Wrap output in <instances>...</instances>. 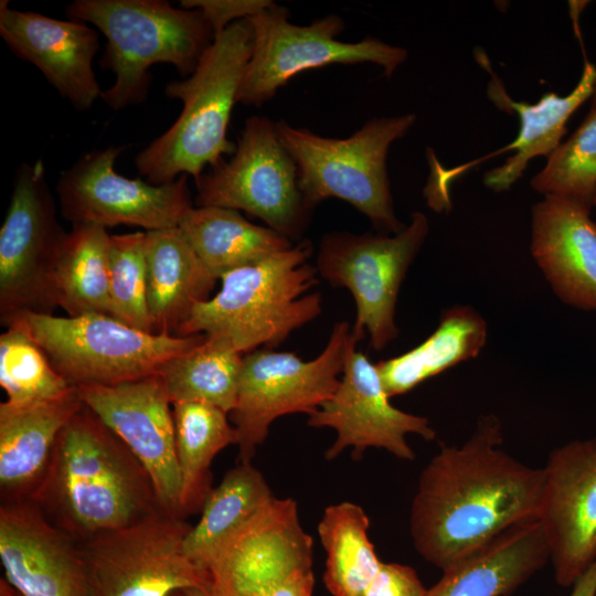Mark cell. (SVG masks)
Here are the masks:
<instances>
[{"mask_svg": "<svg viewBox=\"0 0 596 596\" xmlns=\"http://www.w3.org/2000/svg\"><path fill=\"white\" fill-rule=\"evenodd\" d=\"M500 419L479 417L460 446H443L422 470L409 511L415 550L441 571L511 526L538 519L543 469L502 449Z\"/></svg>", "mask_w": 596, "mask_h": 596, "instance_id": "6da1fadb", "label": "cell"}, {"mask_svg": "<svg viewBox=\"0 0 596 596\" xmlns=\"http://www.w3.org/2000/svg\"><path fill=\"white\" fill-rule=\"evenodd\" d=\"M29 500L78 543L163 510L147 470L85 404L60 432Z\"/></svg>", "mask_w": 596, "mask_h": 596, "instance_id": "7a4b0ae2", "label": "cell"}, {"mask_svg": "<svg viewBox=\"0 0 596 596\" xmlns=\"http://www.w3.org/2000/svg\"><path fill=\"white\" fill-rule=\"evenodd\" d=\"M251 53V24L236 21L214 38L190 76L166 85L164 94L181 100L182 110L135 158L148 182L166 184L183 174L195 180L224 155L234 153L227 130Z\"/></svg>", "mask_w": 596, "mask_h": 596, "instance_id": "3957f363", "label": "cell"}, {"mask_svg": "<svg viewBox=\"0 0 596 596\" xmlns=\"http://www.w3.org/2000/svg\"><path fill=\"white\" fill-rule=\"evenodd\" d=\"M309 241L234 269L221 277V289L199 304L175 337L204 334L246 354L273 349L321 312Z\"/></svg>", "mask_w": 596, "mask_h": 596, "instance_id": "277c9868", "label": "cell"}, {"mask_svg": "<svg viewBox=\"0 0 596 596\" xmlns=\"http://www.w3.org/2000/svg\"><path fill=\"white\" fill-rule=\"evenodd\" d=\"M65 13L94 25L107 40L102 64L115 81L100 98L113 110L146 100L153 64H171L190 76L214 40L200 10L166 0H75Z\"/></svg>", "mask_w": 596, "mask_h": 596, "instance_id": "5b68a950", "label": "cell"}, {"mask_svg": "<svg viewBox=\"0 0 596 596\" xmlns=\"http://www.w3.org/2000/svg\"><path fill=\"white\" fill-rule=\"evenodd\" d=\"M415 121V114L371 118L347 138L320 136L285 119L276 121V129L312 207L330 198L340 199L364 214L375 230L397 234L405 225L395 214L386 159L391 145Z\"/></svg>", "mask_w": 596, "mask_h": 596, "instance_id": "8992f818", "label": "cell"}, {"mask_svg": "<svg viewBox=\"0 0 596 596\" xmlns=\"http://www.w3.org/2000/svg\"><path fill=\"white\" fill-rule=\"evenodd\" d=\"M11 326L23 329L73 386L115 385L159 374L168 361L205 340L204 334L148 333L106 315L25 312Z\"/></svg>", "mask_w": 596, "mask_h": 596, "instance_id": "52a82bcc", "label": "cell"}, {"mask_svg": "<svg viewBox=\"0 0 596 596\" xmlns=\"http://www.w3.org/2000/svg\"><path fill=\"white\" fill-rule=\"evenodd\" d=\"M196 206L244 211L297 242L309 225L312 207L302 194L295 160L281 143L276 121L248 117L236 149L194 180Z\"/></svg>", "mask_w": 596, "mask_h": 596, "instance_id": "ba28073f", "label": "cell"}, {"mask_svg": "<svg viewBox=\"0 0 596 596\" xmlns=\"http://www.w3.org/2000/svg\"><path fill=\"white\" fill-rule=\"evenodd\" d=\"M252 28V53L237 102L260 106L296 75L332 64L373 63L391 77L407 58V51L373 36L343 42L338 36L344 21L328 14L308 25L290 22L286 7L273 3L247 19Z\"/></svg>", "mask_w": 596, "mask_h": 596, "instance_id": "9c48e42d", "label": "cell"}, {"mask_svg": "<svg viewBox=\"0 0 596 596\" xmlns=\"http://www.w3.org/2000/svg\"><path fill=\"white\" fill-rule=\"evenodd\" d=\"M429 232L427 216L416 211L397 234L329 232L322 235L316 270L333 287L353 296L356 316L352 333L382 351L398 336L397 296L405 275Z\"/></svg>", "mask_w": 596, "mask_h": 596, "instance_id": "30bf717a", "label": "cell"}, {"mask_svg": "<svg viewBox=\"0 0 596 596\" xmlns=\"http://www.w3.org/2000/svg\"><path fill=\"white\" fill-rule=\"evenodd\" d=\"M350 337V324L339 321L312 360L272 349L243 355L236 404L230 413L238 462H252L275 419L295 413L309 416L332 396L340 383Z\"/></svg>", "mask_w": 596, "mask_h": 596, "instance_id": "8fae6325", "label": "cell"}, {"mask_svg": "<svg viewBox=\"0 0 596 596\" xmlns=\"http://www.w3.org/2000/svg\"><path fill=\"white\" fill-rule=\"evenodd\" d=\"M191 526L161 510L79 543L91 596H173L211 586L210 575L184 553Z\"/></svg>", "mask_w": 596, "mask_h": 596, "instance_id": "7c38bea8", "label": "cell"}, {"mask_svg": "<svg viewBox=\"0 0 596 596\" xmlns=\"http://www.w3.org/2000/svg\"><path fill=\"white\" fill-rule=\"evenodd\" d=\"M66 233L41 159L15 171L0 230V322L25 312L53 315L51 277Z\"/></svg>", "mask_w": 596, "mask_h": 596, "instance_id": "4fadbf2b", "label": "cell"}, {"mask_svg": "<svg viewBox=\"0 0 596 596\" xmlns=\"http://www.w3.org/2000/svg\"><path fill=\"white\" fill-rule=\"evenodd\" d=\"M126 148L92 150L61 172L55 192L62 216L73 225L105 228L129 225L148 232L179 226L193 207L188 175L166 184L126 178L115 170Z\"/></svg>", "mask_w": 596, "mask_h": 596, "instance_id": "5bb4252c", "label": "cell"}, {"mask_svg": "<svg viewBox=\"0 0 596 596\" xmlns=\"http://www.w3.org/2000/svg\"><path fill=\"white\" fill-rule=\"evenodd\" d=\"M360 341L351 331L340 383L332 396L309 415L307 424L336 430V440L324 453L327 460L336 459L349 447L355 459H360L365 449L374 447L398 459L414 460L415 453L407 443V435L433 440L436 432L426 417L391 404L376 364L358 350Z\"/></svg>", "mask_w": 596, "mask_h": 596, "instance_id": "9a60e30c", "label": "cell"}, {"mask_svg": "<svg viewBox=\"0 0 596 596\" xmlns=\"http://www.w3.org/2000/svg\"><path fill=\"white\" fill-rule=\"evenodd\" d=\"M542 469L538 520L556 583L572 587L596 560V436L554 448Z\"/></svg>", "mask_w": 596, "mask_h": 596, "instance_id": "2e32d148", "label": "cell"}, {"mask_svg": "<svg viewBox=\"0 0 596 596\" xmlns=\"http://www.w3.org/2000/svg\"><path fill=\"white\" fill-rule=\"evenodd\" d=\"M76 387L82 402L125 443L147 470L160 507L182 518L172 403L161 375L115 385Z\"/></svg>", "mask_w": 596, "mask_h": 596, "instance_id": "e0dca14e", "label": "cell"}, {"mask_svg": "<svg viewBox=\"0 0 596 596\" xmlns=\"http://www.w3.org/2000/svg\"><path fill=\"white\" fill-rule=\"evenodd\" d=\"M477 60L490 73L487 94L492 104L500 110L515 113L519 116V135L513 142L493 153L453 169L443 168L433 153L428 155L430 175L424 189V195L426 201L437 209L451 206L450 183L465 170L490 157L515 150V153L503 164L489 170L483 175V183L490 190L508 191L523 175L530 160L540 156L549 157L561 145L570 117L594 95L596 67L588 62L585 63L577 85L568 95L562 97L553 92L545 93L538 103L528 104L517 102L508 95L483 53L480 55L477 52Z\"/></svg>", "mask_w": 596, "mask_h": 596, "instance_id": "ac0fdd59", "label": "cell"}, {"mask_svg": "<svg viewBox=\"0 0 596 596\" xmlns=\"http://www.w3.org/2000/svg\"><path fill=\"white\" fill-rule=\"evenodd\" d=\"M312 571V539L297 502L275 498L230 545L210 571L219 596H268L298 573Z\"/></svg>", "mask_w": 596, "mask_h": 596, "instance_id": "d6986e66", "label": "cell"}, {"mask_svg": "<svg viewBox=\"0 0 596 596\" xmlns=\"http://www.w3.org/2000/svg\"><path fill=\"white\" fill-rule=\"evenodd\" d=\"M0 560L21 596H91L79 543L31 500L1 502Z\"/></svg>", "mask_w": 596, "mask_h": 596, "instance_id": "ffe728a7", "label": "cell"}, {"mask_svg": "<svg viewBox=\"0 0 596 596\" xmlns=\"http://www.w3.org/2000/svg\"><path fill=\"white\" fill-rule=\"evenodd\" d=\"M0 1V35L19 58L34 65L47 83L77 110H88L102 89L93 60L98 33L87 23L11 8Z\"/></svg>", "mask_w": 596, "mask_h": 596, "instance_id": "44dd1931", "label": "cell"}, {"mask_svg": "<svg viewBox=\"0 0 596 596\" xmlns=\"http://www.w3.org/2000/svg\"><path fill=\"white\" fill-rule=\"evenodd\" d=\"M593 205L545 195L532 206L530 251L554 294L596 312V221Z\"/></svg>", "mask_w": 596, "mask_h": 596, "instance_id": "7402d4cb", "label": "cell"}, {"mask_svg": "<svg viewBox=\"0 0 596 596\" xmlns=\"http://www.w3.org/2000/svg\"><path fill=\"white\" fill-rule=\"evenodd\" d=\"M83 405L76 386L49 401L0 404L1 502L30 499L46 473L60 432Z\"/></svg>", "mask_w": 596, "mask_h": 596, "instance_id": "603a6c76", "label": "cell"}, {"mask_svg": "<svg viewBox=\"0 0 596 596\" xmlns=\"http://www.w3.org/2000/svg\"><path fill=\"white\" fill-rule=\"evenodd\" d=\"M550 561L538 519L518 523L443 571L425 596H509Z\"/></svg>", "mask_w": 596, "mask_h": 596, "instance_id": "cb8c5ba5", "label": "cell"}, {"mask_svg": "<svg viewBox=\"0 0 596 596\" xmlns=\"http://www.w3.org/2000/svg\"><path fill=\"white\" fill-rule=\"evenodd\" d=\"M145 255L153 332L175 337L193 309L211 298L217 278L179 226L146 232Z\"/></svg>", "mask_w": 596, "mask_h": 596, "instance_id": "d4e9b609", "label": "cell"}, {"mask_svg": "<svg viewBox=\"0 0 596 596\" xmlns=\"http://www.w3.org/2000/svg\"><path fill=\"white\" fill-rule=\"evenodd\" d=\"M275 498L252 462H238L206 496L199 521L184 539L185 555L210 575L223 551Z\"/></svg>", "mask_w": 596, "mask_h": 596, "instance_id": "484cf974", "label": "cell"}, {"mask_svg": "<svg viewBox=\"0 0 596 596\" xmlns=\"http://www.w3.org/2000/svg\"><path fill=\"white\" fill-rule=\"evenodd\" d=\"M488 336L487 322L470 306L446 308L435 331L417 347L376 364L392 398L426 380L479 355Z\"/></svg>", "mask_w": 596, "mask_h": 596, "instance_id": "4316f807", "label": "cell"}, {"mask_svg": "<svg viewBox=\"0 0 596 596\" xmlns=\"http://www.w3.org/2000/svg\"><path fill=\"white\" fill-rule=\"evenodd\" d=\"M179 227L217 279L295 245L276 231L253 224L240 211L225 207L193 206Z\"/></svg>", "mask_w": 596, "mask_h": 596, "instance_id": "83f0119b", "label": "cell"}, {"mask_svg": "<svg viewBox=\"0 0 596 596\" xmlns=\"http://www.w3.org/2000/svg\"><path fill=\"white\" fill-rule=\"evenodd\" d=\"M108 242L109 234L99 225L75 224L66 233L51 277L54 308L68 317L110 316Z\"/></svg>", "mask_w": 596, "mask_h": 596, "instance_id": "f1b7e54d", "label": "cell"}, {"mask_svg": "<svg viewBox=\"0 0 596 596\" xmlns=\"http://www.w3.org/2000/svg\"><path fill=\"white\" fill-rule=\"evenodd\" d=\"M175 451L181 479L180 514L183 519L201 511L212 487L211 465L230 445L236 430L228 413L201 402L172 404Z\"/></svg>", "mask_w": 596, "mask_h": 596, "instance_id": "f546056e", "label": "cell"}, {"mask_svg": "<svg viewBox=\"0 0 596 596\" xmlns=\"http://www.w3.org/2000/svg\"><path fill=\"white\" fill-rule=\"evenodd\" d=\"M370 519L354 502L328 505L318 523L326 552L323 582L332 596H361L382 561L369 536Z\"/></svg>", "mask_w": 596, "mask_h": 596, "instance_id": "4dcf8cb0", "label": "cell"}, {"mask_svg": "<svg viewBox=\"0 0 596 596\" xmlns=\"http://www.w3.org/2000/svg\"><path fill=\"white\" fill-rule=\"evenodd\" d=\"M243 355L205 340L160 370L171 403L201 402L231 413L236 404Z\"/></svg>", "mask_w": 596, "mask_h": 596, "instance_id": "1f68e13d", "label": "cell"}, {"mask_svg": "<svg viewBox=\"0 0 596 596\" xmlns=\"http://www.w3.org/2000/svg\"><path fill=\"white\" fill-rule=\"evenodd\" d=\"M0 385L7 402L24 404L57 398L71 385L51 364L42 348L21 328L0 336Z\"/></svg>", "mask_w": 596, "mask_h": 596, "instance_id": "d6a6232c", "label": "cell"}, {"mask_svg": "<svg viewBox=\"0 0 596 596\" xmlns=\"http://www.w3.org/2000/svg\"><path fill=\"white\" fill-rule=\"evenodd\" d=\"M145 240L142 231L109 235L110 316L132 328L155 333L147 300Z\"/></svg>", "mask_w": 596, "mask_h": 596, "instance_id": "836d02e7", "label": "cell"}, {"mask_svg": "<svg viewBox=\"0 0 596 596\" xmlns=\"http://www.w3.org/2000/svg\"><path fill=\"white\" fill-rule=\"evenodd\" d=\"M534 191L575 199L593 205L596 194V108L549 157L531 180ZM594 206V205H593Z\"/></svg>", "mask_w": 596, "mask_h": 596, "instance_id": "e575fe53", "label": "cell"}, {"mask_svg": "<svg viewBox=\"0 0 596 596\" xmlns=\"http://www.w3.org/2000/svg\"><path fill=\"white\" fill-rule=\"evenodd\" d=\"M273 3L270 0H182L180 7L200 10L216 38L232 23L247 20Z\"/></svg>", "mask_w": 596, "mask_h": 596, "instance_id": "d590c367", "label": "cell"}, {"mask_svg": "<svg viewBox=\"0 0 596 596\" xmlns=\"http://www.w3.org/2000/svg\"><path fill=\"white\" fill-rule=\"evenodd\" d=\"M426 590L414 568L383 562L361 596H425Z\"/></svg>", "mask_w": 596, "mask_h": 596, "instance_id": "8d00e7d4", "label": "cell"}, {"mask_svg": "<svg viewBox=\"0 0 596 596\" xmlns=\"http://www.w3.org/2000/svg\"><path fill=\"white\" fill-rule=\"evenodd\" d=\"M313 586V572H302L290 577L268 596H312Z\"/></svg>", "mask_w": 596, "mask_h": 596, "instance_id": "74e56055", "label": "cell"}, {"mask_svg": "<svg viewBox=\"0 0 596 596\" xmlns=\"http://www.w3.org/2000/svg\"><path fill=\"white\" fill-rule=\"evenodd\" d=\"M572 587L570 596H596V560Z\"/></svg>", "mask_w": 596, "mask_h": 596, "instance_id": "f35d334b", "label": "cell"}, {"mask_svg": "<svg viewBox=\"0 0 596 596\" xmlns=\"http://www.w3.org/2000/svg\"><path fill=\"white\" fill-rule=\"evenodd\" d=\"M173 596H219L211 586L194 587L181 590Z\"/></svg>", "mask_w": 596, "mask_h": 596, "instance_id": "ab89813d", "label": "cell"}, {"mask_svg": "<svg viewBox=\"0 0 596 596\" xmlns=\"http://www.w3.org/2000/svg\"><path fill=\"white\" fill-rule=\"evenodd\" d=\"M1 596H21L18 592L12 589L6 581H1Z\"/></svg>", "mask_w": 596, "mask_h": 596, "instance_id": "60d3db41", "label": "cell"}, {"mask_svg": "<svg viewBox=\"0 0 596 596\" xmlns=\"http://www.w3.org/2000/svg\"><path fill=\"white\" fill-rule=\"evenodd\" d=\"M592 108H596V82H595V89H594V95H593V100H592Z\"/></svg>", "mask_w": 596, "mask_h": 596, "instance_id": "b9f144b4", "label": "cell"}, {"mask_svg": "<svg viewBox=\"0 0 596 596\" xmlns=\"http://www.w3.org/2000/svg\"><path fill=\"white\" fill-rule=\"evenodd\" d=\"M593 205L596 207V194L594 195V199H593Z\"/></svg>", "mask_w": 596, "mask_h": 596, "instance_id": "7bdbcfd3", "label": "cell"}]
</instances>
